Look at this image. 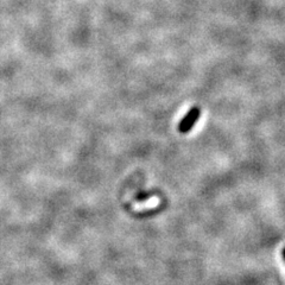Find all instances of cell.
<instances>
[{"label": "cell", "instance_id": "cell-1", "mask_svg": "<svg viewBox=\"0 0 285 285\" xmlns=\"http://www.w3.org/2000/svg\"><path fill=\"white\" fill-rule=\"evenodd\" d=\"M201 115V109L198 107H193L189 112L185 114V117L178 124V131L181 133H188L194 127L195 123Z\"/></svg>", "mask_w": 285, "mask_h": 285}, {"label": "cell", "instance_id": "cell-2", "mask_svg": "<svg viewBox=\"0 0 285 285\" xmlns=\"http://www.w3.org/2000/svg\"><path fill=\"white\" fill-rule=\"evenodd\" d=\"M160 204V200H158V197H156V196H152V197H149L146 198V200L144 201V202H139V203H136V206H134V211L137 212H142V211H149V209H153L156 208V207Z\"/></svg>", "mask_w": 285, "mask_h": 285}, {"label": "cell", "instance_id": "cell-3", "mask_svg": "<svg viewBox=\"0 0 285 285\" xmlns=\"http://www.w3.org/2000/svg\"><path fill=\"white\" fill-rule=\"evenodd\" d=\"M282 253H283V259L285 260V247L283 249V251H282Z\"/></svg>", "mask_w": 285, "mask_h": 285}]
</instances>
